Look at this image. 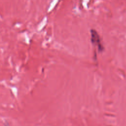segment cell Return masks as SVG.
<instances>
[{
	"instance_id": "cell-1",
	"label": "cell",
	"mask_w": 126,
	"mask_h": 126,
	"mask_svg": "<svg viewBox=\"0 0 126 126\" xmlns=\"http://www.w3.org/2000/svg\"><path fill=\"white\" fill-rule=\"evenodd\" d=\"M91 41L93 44H95L98 46L99 50H102V46L100 43L99 35L94 30H91Z\"/></svg>"
}]
</instances>
